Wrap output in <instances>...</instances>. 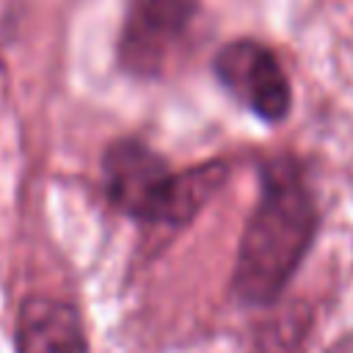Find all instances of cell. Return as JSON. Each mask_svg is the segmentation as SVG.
I'll return each mask as SVG.
<instances>
[{
    "mask_svg": "<svg viewBox=\"0 0 353 353\" xmlns=\"http://www.w3.org/2000/svg\"><path fill=\"white\" fill-rule=\"evenodd\" d=\"M317 226L320 207L306 163L295 154L265 157L259 196L232 265V295L245 306H273L312 251Z\"/></svg>",
    "mask_w": 353,
    "mask_h": 353,
    "instance_id": "6da1fadb",
    "label": "cell"
},
{
    "mask_svg": "<svg viewBox=\"0 0 353 353\" xmlns=\"http://www.w3.org/2000/svg\"><path fill=\"white\" fill-rule=\"evenodd\" d=\"M312 314L309 309H290L287 314L276 317L254 342L251 353H301L306 334H309Z\"/></svg>",
    "mask_w": 353,
    "mask_h": 353,
    "instance_id": "8992f818",
    "label": "cell"
},
{
    "mask_svg": "<svg viewBox=\"0 0 353 353\" xmlns=\"http://www.w3.org/2000/svg\"><path fill=\"white\" fill-rule=\"evenodd\" d=\"M199 11V0H130L116 41L119 69L135 80L163 77L185 50Z\"/></svg>",
    "mask_w": 353,
    "mask_h": 353,
    "instance_id": "3957f363",
    "label": "cell"
},
{
    "mask_svg": "<svg viewBox=\"0 0 353 353\" xmlns=\"http://www.w3.org/2000/svg\"><path fill=\"white\" fill-rule=\"evenodd\" d=\"M14 353H91L80 309L58 295L28 292L14 314Z\"/></svg>",
    "mask_w": 353,
    "mask_h": 353,
    "instance_id": "5b68a950",
    "label": "cell"
},
{
    "mask_svg": "<svg viewBox=\"0 0 353 353\" xmlns=\"http://www.w3.org/2000/svg\"><path fill=\"white\" fill-rule=\"evenodd\" d=\"M325 353H353V331H347V334H342L339 339H334Z\"/></svg>",
    "mask_w": 353,
    "mask_h": 353,
    "instance_id": "52a82bcc",
    "label": "cell"
},
{
    "mask_svg": "<svg viewBox=\"0 0 353 353\" xmlns=\"http://www.w3.org/2000/svg\"><path fill=\"white\" fill-rule=\"evenodd\" d=\"M102 193L108 204L141 223L171 232L185 229L226 185L232 163L210 157L174 171L168 160L135 135L116 138L102 152Z\"/></svg>",
    "mask_w": 353,
    "mask_h": 353,
    "instance_id": "7a4b0ae2",
    "label": "cell"
},
{
    "mask_svg": "<svg viewBox=\"0 0 353 353\" xmlns=\"http://www.w3.org/2000/svg\"><path fill=\"white\" fill-rule=\"evenodd\" d=\"M218 85L251 116L281 124L292 110V85L279 55L259 39L240 36L212 55Z\"/></svg>",
    "mask_w": 353,
    "mask_h": 353,
    "instance_id": "277c9868",
    "label": "cell"
}]
</instances>
